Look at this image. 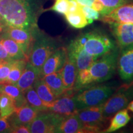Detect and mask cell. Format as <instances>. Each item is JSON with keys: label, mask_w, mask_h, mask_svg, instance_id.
I'll use <instances>...</instances> for the list:
<instances>
[{"label": "cell", "mask_w": 133, "mask_h": 133, "mask_svg": "<svg viewBox=\"0 0 133 133\" xmlns=\"http://www.w3.org/2000/svg\"><path fill=\"white\" fill-rule=\"evenodd\" d=\"M64 16L68 24L75 29H83L89 24L88 19L84 16L81 9L75 12H68Z\"/></svg>", "instance_id": "484cf974"}, {"label": "cell", "mask_w": 133, "mask_h": 133, "mask_svg": "<svg viewBox=\"0 0 133 133\" xmlns=\"http://www.w3.org/2000/svg\"><path fill=\"white\" fill-rule=\"evenodd\" d=\"M76 39L86 52L98 59L118 46L112 38L101 31H88Z\"/></svg>", "instance_id": "7a4b0ae2"}, {"label": "cell", "mask_w": 133, "mask_h": 133, "mask_svg": "<svg viewBox=\"0 0 133 133\" xmlns=\"http://www.w3.org/2000/svg\"><path fill=\"white\" fill-rule=\"evenodd\" d=\"M0 42L13 60L25 59L28 61L27 57L19 44L4 33L0 36Z\"/></svg>", "instance_id": "ffe728a7"}, {"label": "cell", "mask_w": 133, "mask_h": 133, "mask_svg": "<svg viewBox=\"0 0 133 133\" xmlns=\"http://www.w3.org/2000/svg\"><path fill=\"white\" fill-rule=\"evenodd\" d=\"M116 67L124 83L133 82V44L120 48Z\"/></svg>", "instance_id": "9c48e42d"}, {"label": "cell", "mask_w": 133, "mask_h": 133, "mask_svg": "<svg viewBox=\"0 0 133 133\" xmlns=\"http://www.w3.org/2000/svg\"><path fill=\"white\" fill-rule=\"evenodd\" d=\"M66 49L67 54L75 62L78 73L88 69L98 59L86 52L76 38L70 41Z\"/></svg>", "instance_id": "8fae6325"}, {"label": "cell", "mask_w": 133, "mask_h": 133, "mask_svg": "<svg viewBox=\"0 0 133 133\" xmlns=\"http://www.w3.org/2000/svg\"><path fill=\"white\" fill-rule=\"evenodd\" d=\"M81 6H88V7L92 8L93 3L96 0H75Z\"/></svg>", "instance_id": "d590c367"}, {"label": "cell", "mask_w": 133, "mask_h": 133, "mask_svg": "<svg viewBox=\"0 0 133 133\" xmlns=\"http://www.w3.org/2000/svg\"><path fill=\"white\" fill-rule=\"evenodd\" d=\"M76 114L84 125L83 132H102L108 120L103 115L102 105L78 110Z\"/></svg>", "instance_id": "52a82bcc"}, {"label": "cell", "mask_w": 133, "mask_h": 133, "mask_svg": "<svg viewBox=\"0 0 133 133\" xmlns=\"http://www.w3.org/2000/svg\"><path fill=\"white\" fill-rule=\"evenodd\" d=\"M28 61L25 59L14 60L11 65L9 74L4 83L15 84L19 80L24 71Z\"/></svg>", "instance_id": "d4e9b609"}, {"label": "cell", "mask_w": 133, "mask_h": 133, "mask_svg": "<svg viewBox=\"0 0 133 133\" xmlns=\"http://www.w3.org/2000/svg\"><path fill=\"white\" fill-rule=\"evenodd\" d=\"M11 126L7 119L0 117V132H9Z\"/></svg>", "instance_id": "836d02e7"}, {"label": "cell", "mask_w": 133, "mask_h": 133, "mask_svg": "<svg viewBox=\"0 0 133 133\" xmlns=\"http://www.w3.org/2000/svg\"><path fill=\"white\" fill-rule=\"evenodd\" d=\"M67 57V49L59 47L43 65L40 70V78L46 75L57 72L62 69Z\"/></svg>", "instance_id": "4fadbf2b"}, {"label": "cell", "mask_w": 133, "mask_h": 133, "mask_svg": "<svg viewBox=\"0 0 133 133\" xmlns=\"http://www.w3.org/2000/svg\"><path fill=\"white\" fill-rule=\"evenodd\" d=\"M70 7V0H56L51 9L59 14L65 15L69 12Z\"/></svg>", "instance_id": "f546056e"}, {"label": "cell", "mask_w": 133, "mask_h": 133, "mask_svg": "<svg viewBox=\"0 0 133 133\" xmlns=\"http://www.w3.org/2000/svg\"><path fill=\"white\" fill-rule=\"evenodd\" d=\"M49 86L56 97H59L66 91L63 83L61 71L46 75L41 78Z\"/></svg>", "instance_id": "44dd1931"}, {"label": "cell", "mask_w": 133, "mask_h": 133, "mask_svg": "<svg viewBox=\"0 0 133 133\" xmlns=\"http://www.w3.org/2000/svg\"><path fill=\"white\" fill-rule=\"evenodd\" d=\"M76 92L74 88L66 90L50 105L48 110L63 116H68L75 113L78 110L74 99Z\"/></svg>", "instance_id": "30bf717a"}, {"label": "cell", "mask_w": 133, "mask_h": 133, "mask_svg": "<svg viewBox=\"0 0 133 133\" xmlns=\"http://www.w3.org/2000/svg\"><path fill=\"white\" fill-rule=\"evenodd\" d=\"M81 11L88 19L89 24H92L94 20H99L101 18V14L91 7L81 6Z\"/></svg>", "instance_id": "1f68e13d"}, {"label": "cell", "mask_w": 133, "mask_h": 133, "mask_svg": "<svg viewBox=\"0 0 133 133\" xmlns=\"http://www.w3.org/2000/svg\"><path fill=\"white\" fill-rule=\"evenodd\" d=\"M119 48L107 53L97 59L88 69L92 84L109 80L114 75L117 66Z\"/></svg>", "instance_id": "5b68a950"}, {"label": "cell", "mask_w": 133, "mask_h": 133, "mask_svg": "<svg viewBox=\"0 0 133 133\" xmlns=\"http://www.w3.org/2000/svg\"><path fill=\"white\" fill-rule=\"evenodd\" d=\"M65 116L50 111H41L29 125L31 133L56 132L57 127Z\"/></svg>", "instance_id": "ba28073f"}, {"label": "cell", "mask_w": 133, "mask_h": 133, "mask_svg": "<svg viewBox=\"0 0 133 133\" xmlns=\"http://www.w3.org/2000/svg\"><path fill=\"white\" fill-rule=\"evenodd\" d=\"M131 117L127 109H123L114 115L109 127L102 132L110 133L118 130L125 126L130 121Z\"/></svg>", "instance_id": "7402d4cb"}, {"label": "cell", "mask_w": 133, "mask_h": 133, "mask_svg": "<svg viewBox=\"0 0 133 133\" xmlns=\"http://www.w3.org/2000/svg\"><path fill=\"white\" fill-rule=\"evenodd\" d=\"M36 30L31 31L7 26L4 33L19 44L29 61V55L34 41L35 32Z\"/></svg>", "instance_id": "7c38bea8"}, {"label": "cell", "mask_w": 133, "mask_h": 133, "mask_svg": "<svg viewBox=\"0 0 133 133\" xmlns=\"http://www.w3.org/2000/svg\"><path fill=\"white\" fill-rule=\"evenodd\" d=\"M10 133H30L29 126L27 125H11Z\"/></svg>", "instance_id": "d6a6232c"}, {"label": "cell", "mask_w": 133, "mask_h": 133, "mask_svg": "<svg viewBox=\"0 0 133 133\" xmlns=\"http://www.w3.org/2000/svg\"><path fill=\"white\" fill-rule=\"evenodd\" d=\"M0 59L7 60V61H13V59L9 56L6 49L3 47V44L0 42Z\"/></svg>", "instance_id": "e575fe53"}, {"label": "cell", "mask_w": 133, "mask_h": 133, "mask_svg": "<svg viewBox=\"0 0 133 133\" xmlns=\"http://www.w3.org/2000/svg\"><path fill=\"white\" fill-rule=\"evenodd\" d=\"M0 22L4 23V21H3V19L2 17H1V14H0ZM4 24H5V23H4Z\"/></svg>", "instance_id": "f35d334b"}, {"label": "cell", "mask_w": 133, "mask_h": 133, "mask_svg": "<svg viewBox=\"0 0 133 133\" xmlns=\"http://www.w3.org/2000/svg\"><path fill=\"white\" fill-rule=\"evenodd\" d=\"M7 25L4 23H1L0 22V36L1 35H3V33L5 32V30H6V27H7Z\"/></svg>", "instance_id": "8d00e7d4"}, {"label": "cell", "mask_w": 133, "mask_h": 133, "mask_svg": "<svg viewBox=\"0 0 133 133\" xmlns=\"http://www.w3.org/2000/svg\"><path fill=\"white\" fill-rule=\"evenodd\" d=\"M133 99V82L124 83L102 105L103 115L109 119L118 111L125 109Z\"/></svg>", "instance_id": "8992f818"}, {"label": "cell", "mask_w": 133, "mask_h": 133, "mask_svg": "<svg viewBox=\"0 0 133 133\" xmlns=\"http://www.w3.org/2000/svg\"><path fill=\"white\" fill-rule=\"evenodd\" d=\"M104 6V9L101 13V16L107 15L116 8L126 4L132 3L133 0H99Z\"/></svg>", "instance_id": "f1b7e54d"}, {"label": "cell", "mask_w": 133, "mask_h": 133, "mask_svg": "<svg viewBox=\"0 0 133 133\" xmlns=\"http://www.w3.org/2000/svg\"><path fill=\"white\" fill-rule=\"evenodd\" d=\"M99 20L109 24L112 23L133 24V2L116 8L108 14L101 16Z\"/></svg>", "instance_id": "5bb4252c"}, {"label": "cell", "mask_w": 133, "mask_h": 133, "mask_svg": "<svg viewBox=\"0 0 133 133\" xmlns=\"http://www.w3.org/2000/svg\"><path fill=\"white\" fill-rule=\"evenodd\" d=\"M16 104L7 94H0V117L7 119L16 110Z\"/></svg>", "instance_id": "4316f807"}, {"label": "cell", "mask_w": 133, "mask_h": 133, "mask_svg": "<svg viewBox=\"0 0 133 133\" xmlns=\"http://www.w3.org/2000/svg\"><path fill=\"white\" fill-rule=\"evenodd\" d=\"M116 88L109 84L89 86L76 91L74 96L78 110L103 105Z\"/></svg>", "instance_id": "3957f363"}, {"label": "cell", "mask_w": 133, "mask_h": 133, "mask_svg": "<svg viewBox=\"0 0 133 133\" xmlns=\"http://www.w3.org/2000/svg\"><path fill=\"white\" fill-rule=\"evenodd\" d=\"M84 125L77 115L76 112L65 116L57 127L58 133H82Z\"/></svg>", "instance_id": "d6986e66"}, {"label": "cell", "mask_w": 133, "mask_h": 133, "mask_svg": "<svg viewBox=\"0 0 133 133\" xmlns=\"http://www.w3.org/2000/svg\"><path fill=\"white\" fill-rule=\"evenodd\" d=\"M33 87L38 94V96L48 106V108L50 105L57 99L49 86L41 78L36 81Z\"/></svg>", "instance_id": "cb8c5ba5"}, {"label": "cell", "mask_w": 133, "mask_h": 133, "mask_svg": "<svg viewBox=\"0 0 133 133\" xmlns=\"http://www.w3.org/2000/svg\"><path fill=\"white\" fill-rule=\"evenodd\" d=\"M39 8L36 0H0V14L5 24L28 30L38 29Z\"/></svg>", "instance_id": "6da1fadb"}, {"label": "cell", "mask_w": 133, "mask_h": 133, "mask_svg": "<svg viewBox=\"0 0 133 133\" xmlns=\"http://www.w3.org/2000/svg\"><path fill=\"white\" fill-rule=\"evenodd\" d=\"M13 61H10L0 59V83H4L6 81Z\"/></svg>", "instance_id": "4dcf8cb0"}, {"label": "cell", "mask_w": 133, "mask_h": 133, "mask_svg": "<svg viewBox=\"0 0 133 133\" xmlns=\"http://www.w3.org/2000/svg\"><path fill=\"white\" fill-rule=\"evenodd\" d=\"M24 94L26 102L31 107L37 109L39 111L48 110V106L38 96L33 87L30 88Z\"/></svg>", "instance_id": "83f0119b"}, {"label": "cell", "mask_w": 133, "mask_h": 133, "mask_svg": "<svg viewBox=\"0 0 133 133\" xmlns=\"http://www.w3.org/2000/svg\"><path fill=\"white\" fill-rule=\"evenodd\" d=\"M60 71L66 90L74 89L77 77L78 70L74 59L68 54L64 66Z\"/></svg>", "instance_id": "ac0fdd59"}, {"label": "cell", "mask_w": 133, "mask_h": 133, "mask_svg": "<svg viewBox=\"0 0 133 133\" xmlns=\"http://www.w3.org/2000/svg\"><path fill=\"white\" fill-rule=\"evenodd\" d=\"M7 94L12 99L16 107H19L27 103L24 94L15 84L0 83V94Z\"/></svg>", "instance_id": "603a6c76"}, {"label": "cell", "mask_w": 133, "mask_h": 133, "mask_svg": "<svg viewBox=\"0 0 133 133\" xmlns=\"http://www.w3.org/2000/svg\"><path fill=\"white\" fill-rule=\"evenodd\" d=\"M34 36L28 62L40 71L48 58L59 47L56 39L41 32L39 29L35 31Z\"/></svg>", "instance_id": "277c9868"}, {"label": "cell", "mask_w": 133, "mask_h": 133, "mask_svg": "<svg viewBox=\"0 0 133 133\" xmlns=\"http://www.w3.org/2000/svg\"><path fill=\"white\" fill-rule=\"evenodd\" d=\"M41 111L31 107L26 103L24 105L16 107L14 113L7 119L11 125L29 126Z\"/></svg>", "instance_id": "9a60e30c"}, {"label": "cell", "mask_w": 133, "mask_h": 133, "mask_svg": "<svg viewBox=\"0 0 133 133\" xmlns=\"http://www.w3.org/2000/svg\"><path fill=\"white\" fill-rule=\"evenodd\" d=\"M110 28L117 46L120 48L133 44V24L112 23Z\"/></svg>", "instance_id": "2e32d148"}, {"label": "cell", "mask_w": 133, "mask_h": 133, "mask_svg": "<svg viewBox=\"0 0 133 133\" xmlns=\"http://www.w3.org/2000/svg\"><path fill=\"white\" fill-rule=\"evenodd\" d=\"M127 109L129 110L131 112H133V100H132V101L129 103L128 105Z\"/></svg>", "instance_id": "74e56055"}, {"label": "cell", "mask_w": 133, "mask_h": 133, "mask_svg": "<svg viewBox=\"0 0 133 133\" xmlns=\"http://www.w3.org/2000/svg\"><path fill=\"white\" fill-rule=\"evenodd\" d=\"M39 78L40 71L29 62H27L22 74L15 85L24 93L30 88L33 87L36 81Z\"/></svg>", "instance_id": "e0dca14e"}]
</instances>
